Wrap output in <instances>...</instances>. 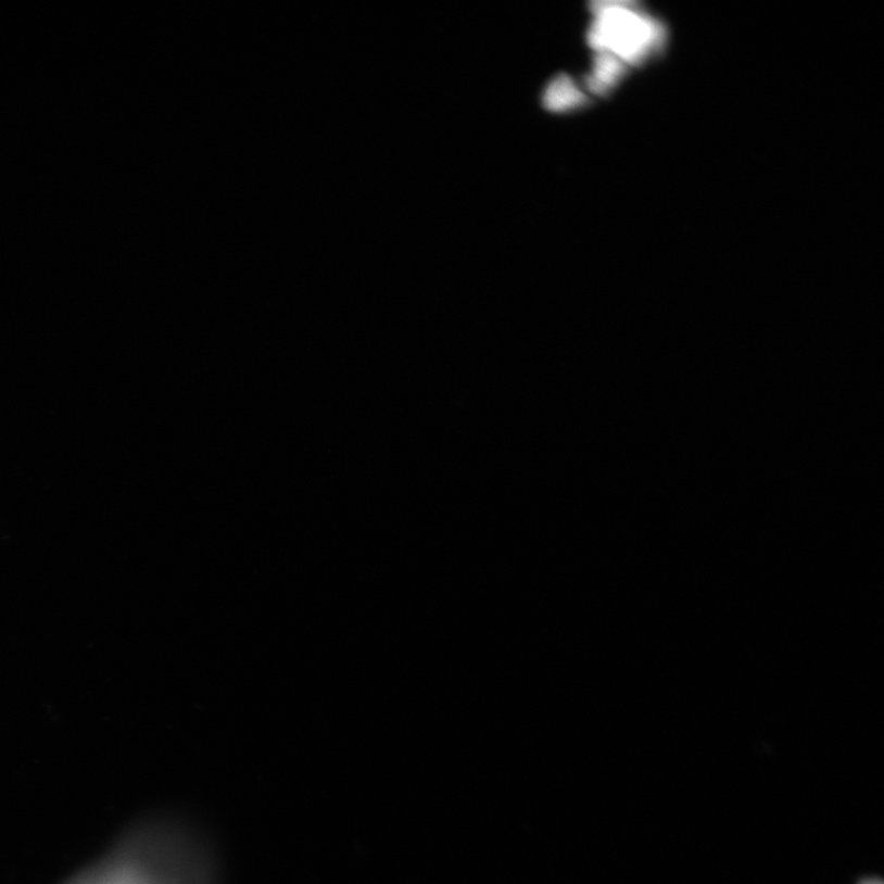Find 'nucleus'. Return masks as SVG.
<instances>
[{
	"label": "nucleus",
	"instance_id": "nucleus-1",
	"mask_svg": "<svg viewBox=\"0 0 884 884\" xmlns=\"http://www.w3.org/2000/svg\"><path fill=\"white\" fill-rule=\"evenodd\" d=\"M219 874L199 828L166 818L140 828L102 867L71 884H219Z\"/></svg>",
	"mask_w": 884,
	"mask_h": 884
},
{
	"label": "nucleus",
	"instance_id": "nucleus-2",
	"mask_svg": "<svg viewBox=\"0 0 884 884\" xmlns=\"http://www.w3.org/2000/svg\"><path fill=\"white\" fill-rule=\"evenodd\" d=\"M590 30V43L599 54L619 63H635L660 41V29L635 9L624 4H598Z\"/></svg>",
	"mask_w": 884,
	"mask_h": 884
},
{
	"label": "nucleus",
	"instance_id": "nucleus-3",
	"mask_svg": "<svg viewBox=\"0 0 884 884\" xmlns=\"http://www.w3.org/2000/svg\"><path fill=\"white\" fill-rule=\"evenodd\" d=\"M581 100V93L572 86L569 79H559L553 83L547 92V97H545V102H547L548 108L553 110H563L579 105Z\"/></svg>",
	"mask_w": 884,
	"mask_h": 884
},
{
	"label": "nucleus",
	"instance_id": "nucleus-4",
	"mask_svg": "<svg viewBox=\"0 0 884 884\" xmlns=\"http://www.w3.org/2000/svg\"><path fill=\"white\" fill-rule=\"evenodd\" d=\"M859 884H883V882L879 879H867L862 880Z\"/></svg>",
	"mask_w": 884,
	"mask_h": 884
}]
</instances>
